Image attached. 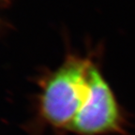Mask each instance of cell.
<instances>
[{"label":"cell","mask_w":135,"mask_h":135,"mask_svg":"<svg viewBox=\"0 0 135 135\" xmlns=\"http://www.w3.org/2000/svg\"><path fill=\"white\" fill-rule=\"evenodd\" d=\"M99 55V50L84 56L70 55L48 79L41 97V111L51 125L70 129L86 100L91 68Z\"/></svg>","instance_id":"cell-1"},{"label":"cell","mask_w":135,"mask_h":135,"mask_svg":"<svg viewBox=\"0 0 135 135\" xmlns=\"http://www.w3.org/2000/svg\"><path fill=\"white\" fill-rule=\"evenodd\" d=\"M126 111L103 74L100 57L91 68L86 100L69 131L77 135H131Z\"/></svg>","instance_id":"cell-2"}]
</instances>
